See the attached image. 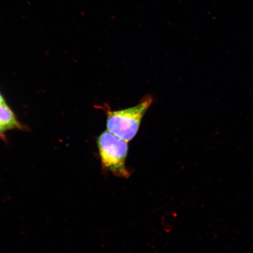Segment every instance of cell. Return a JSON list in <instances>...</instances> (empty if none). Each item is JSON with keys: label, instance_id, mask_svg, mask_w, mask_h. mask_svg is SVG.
<instances>
[{"label": "cell", "instance_id": "cell-1", "mask_svg": "<svg viewBox=\"0 0 253 253\" xmlns=\"http://www.w3.org/2000/svg\"><path fill=\"white\" fill-rule=\"evenodd\" d=\"M153 102L151 96H146L137 105L130 108L116 111L107 109V130L126 142L132 140L137 134L141 120Z\"/></svg>", "mask_w": 253, "mask_h": 253}, {"label": "cell", "instance_id": "cell-2", "mask_svg": "<svg viewBox=\"0 0 253 253\" xmlns=\"http://www.w3.org/2000/svg\"><path fill=\"white\" fill-rule=\"evenodd\" d=\"M97 146L104 169L117 176L128 178L129 173L126 167L128 149L127 142L107 130L98 137Z\"/></svg>", "mask_w": 253, "mask_h": 253}, {"label": "cell", "instance_id": "cell-3", "mask_svg": "<svg viewBox=\"0 0 253 253\" xmlns=\"http://www.w3.org/2000/svg\"><path fill=\"white\" fill-rule=\"evenodd\" d=\"M0 125L7 130L23 129V126L18 122L14 113L6 103L0 104Z\"/></svg>", "mask_w": 253, "mask_h": 253}, {"label": "cell", "instance_id": "cell-4", "mask_svg": "<svg viewBox=\"0 0 253 253\" xmlns=\"http://www.w3.org/2000/svg\"><path fill=\"white\" fill-rule=\"evenodd\" d=\"M7 129L4 127L0 125V135L4 134L5 132L7 131Z\"/></svg>", "mask_w": 253, "mask_h": 253}, {"label": "cell", "instance_id": "cell-5", "mask_svg": "<svg viewBox=\"0 0 253 253\" xmlns=\"http://www.w3.org/2000/svg\"><path fill=\"white\" fill-rule=\"evenodd\" d=\"M5 103V101L4 99V97H2L1 93H0V104H4Z\"/></svg>", "mask_w": 253, "mask_h": 253}]
</instances>
